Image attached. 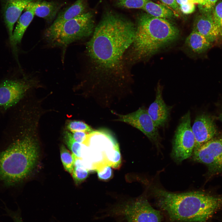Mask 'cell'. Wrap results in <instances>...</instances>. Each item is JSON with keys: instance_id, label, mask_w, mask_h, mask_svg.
<instances>
[{"instance_id": "d4e9b609", "label": "cell", "mask_w": 222, "mask_h": 222, "mask_svg": "<svg viewBox=\"0 0 222 222\" xmlns=\"http://www.w3.org/2000/svg\"><path fill=\"white\" fill-rule=\"evenodd\" d=\"M148 0H118L117 5L119 7L127 9L143 8Z\"/></svg>"}, {"instance_id": "7a4b0ae2", "label": "cell", "mask_w": 222, "mask_h": 222, "mask_svg": "<svg viewBox=\"0 0 222 222\" xmlns=\"http://www.w3.org/2000/svg\"><path fill=\"white\" fill-rule=\"evenodd\" d=\"M150 190L156 205L173 222H208L219 208V199L214 194L200 191L174 193L155 186Z\"/></svg>"}, {"instance_id": "30bf717a", "label": "cell", "mask_w": 222, "mask_h": 222, "mask_svg": "<svg viewBox=\"0 0 222 222\" xmlns=\"http://www.w3.org/2000/svg\"><path fill=\"white\" fill-rule=\"evenodd\" d=\"M192 129L195 141L194 150L213 138L216 133L213 120L205 114H201L195 118Z\"/></svg>"}, {"instance_id": "ffe728a7", "label": "cell", "mask_w": 222, "mask_h": 222, "mask_svg": "<svg viewBox=\"0 0 222 222\" xmlns=\"http://www.w3.org/2000/svg\"><path fill=\"white\" fill-rule=\"evenodd\" d=\"M61 160L64 169L72 174L74 166L75 155L71 154L63 145L60 149Z\"/></svg>"}, {"instance_id": "277c9868", "label": "cell", "mask_w": 222, "mask_h": 222, "mask_svg": "<svg viewBox=\"0 0 222 222\" xmlns=\"http://www.w3.org/2000/svg\"><path fill=\"white\" fill-rule=\"evenodd\" d=\"M93 19L91 12H85L65 22L56 29H46L44 37L51 46L64 48L91 34L94 25Z\"/></svg>"}, {"instance_id": "cb8c5ba5", "label": "cell", "mask_w": 222, "mask_h": 222, "mask_svg": "<svg viewBox=\"0 0 222 222\" xmlns=\"http://www.w3.org/2000/svg\"><path fill=\"white\" fill-rule=\"evenodd\" d=\"M67 129L71 132L82 131L91 134L94 131L90 126L85 122L79 121H70L67 124Z\"/></svg>"}, {"instance_id": "ba28073f", "label": "cell", "mask_w": 222, "mask_h": 222, "mask_svg": "<svg viewBox=\"0 0 222 222\" xmlns=\"http://www.w3.org/2000/svg\"><path fill=\"white\" fill-rule=\"evenodd\" d=\"M25 79H8L0 82V111L14 107L23 97L29 85Z\"/></svg>"}, {"instance_id": "f1b7e54d", "label": "cell", "mask_w": 222, "mask_h": 222, "mask_svg": "<svg viewBox=\"0 0 222 222\" xmlns=\"http://www.w3.org/2000/svg\"><path fill=\"white\" fill-rule=\"evenodd\" d=\"M72 133L73 138L77 142L85 144L88 136L87 133L82 131H75Z\"/></svg>"}, {"instance_id": "3957f363", "label": "cell", "mask_w": 222, "mask_h": 222, "mask_svg": "<svg viewBox=\"0 0 222 222\" xmlns=\"http://www.w3.org/2000/svg\"><path fill=\"white\" fill-rule=\"evenodd\" d=\"M179 31L165 18L143 15L139 18L131 45L135 60L148 58L176 40Z\"/></svg>"}, {"instance_id": "8992f818", "label": "cell", "mask_w": 222, "mask_h": 222, "mask_svg": "<svg viewBox=\"0 0 222 222\" xmlns=\"http://www.w3.org/2000/svg\"><path fill=\"white\" fill-rule=\"evenodd\" d=\"M195 144L188 111L182 117L176 130L172 142V158L177 163L189 158L192 156Z\"/></svg>"}, {"instance_id": "4dcf8cb0", "label": "cell", "mask_w": 222, "mask_h": 222, "mask_svg": "<svg viewBox=\"0 0 222 222\" xmlns=\"http://www.w3.org/2000/svg\"><path fill=\"white\" fill-rule=\"evenodd\" d=\"M165 5L168 6L175 11H178L179 7L176 0H160Z\"/></svg>"}, {"instance_id": "603a6c76", "label": "cell", "mask_w": 222, "mask_h": 222, "mask_svg": "<svg viewBox=\"0 0 222 222\" xmlns=\"http://www.w3.org/2000/svg\"><path fill=\"white\" fill-rule=\"evenodd\" d=\"M105 157L108 165L115 169L119 167L121 158L119 147L109 151L106 154Z\"/></svg>"}, {"instance_id": "836d02e7", "label": "cell", "mask_w": 222, "mask_h": 222, "mask_svg": "<svg viewBox=\"0 0 222 222\" xmlns=\"http://www.w3.org/2000/svg\"><path fill=\"white\" fill-rule=\"evenodd\" d=\"M188 2H191L194 4L197 3V0H188Z\"/></svg>"}, {"instance_id": "4fadbf2b", "label": "cell", "mask_w": 222, "mask_h": 222, "mask_svg": "<svg viewBox=\"0 0 222 222\" xmlns=\"http://www.w3.org/2000/svg\"><path fill=\"white\" fill-rule=\"evenodd\" d=\"M162 91V87L158 85L156 90L155 100L147 110L155 126L158 128L164 126L167 122L172 108L165 103Z\"/></svg>"}, {"instance_id": "ac0fdd59", "label": "cell", "mask_w": 222, "mask_h": 222, "mask_svg": "<svg viewBox=\"0 0 222 222\" xmlns=\"http://www.w3.org/2000/svg\"><path fill=\"white\" fill-rule=\"evenodd\" d=\"M143 9L152 16L157 18H169L175 14L169 8L149 0L146 2Z\"/></svg>"}, {"instance_id": "4316f807", "label": "cell", "mask_w": 222, "mask_h": 222, "mask_svg": "<svg viewBox=\"0 0 222 222\" xmlns=\"http://www.w3.org/2000/svg\"><path fill=\"white\" fill-rule=\"evenodd\" d=\"M218 0H204L199 4L200 10L203 13H212Z\"/></svg>"}, {"instance_id": "9a60e30c", "label": "cell", "mask_w": 222, "mask_h": 222, "mask_svg": "<svg viewBox=\"0 0 222 222\" xmlns=\"http://www.w3.org/2000/svg\"><path fill=\"white\" fill-rule=\"evenodd\" d=\"M86 8L85 0H77L59 13L53 23L46 29L52 30L57 28L67 21L86 12Z\"/></svg>"}, {"instance_id": "7402d4cb", "label": "cell", "mask_w": 222, "mask_h": 222, "mask_svg": "<svg viewBox=\"0 0 222 222\" xmlns=\"http://www.w3.org/2000/svg\"><path fill=\"white\" fill-rule=\"evenodd\" d=\"M212 15L219 34L220 43H222V0H220L214 7Z\"/></svg>"}, {"instance_id": "83f0119b", "label": "cell", "mask_w": 222, "mask_h": 222, "mask_svg": "<svg viewBox=\"0 0 222 222\" xmlns=\"http://www.w3.org/2000/svg\"><path fill=\"white\" fill-rule=\"evenodd\" d=\"M5 210L6 214L10 217L13 222H23L20 210L13 211L6 206L5 208Z\"/></svg>"}, {"instance_id": "7c38bea8", "label": "cell", "mask_w": 222, "mask_h": 222, "mask_svg": "<svg viewBox=\"0 0 222 222\" xmlns=\"http://www.w3.org/2000/svg\"><path fill=\"white\" fill-rule=\"evenodd\" d=\"M192 30L204 36L214 44L221 43L218 29L212 15V13H201L194 20Z\"/></svg>"}, {"instance_id": "1f68e13d", "label": "cell", "mask_w": 222, "mask_h": 222, "mask_svg": "<svg viewBox=\"0 0 222 222\" xmlns=\"http://www.w3.org/2000/svg\"><path fill=\"white\" fill-rule=\"evenodd\" d=\"M210 222H222V210L216 214Z\"/></svg>"}, {"instance_id": "d6986e66", "label": "cell", "mask_w": 222, "mask_h": 222, "mask_svg": "<svg viewBox=\"0 0 222 222\" xmlns=\"http://www.w3.org/2000/svg\"><path fill=\"white\" fill-rule=\"evenodd\" d=\"M81 159L77 158H75L74 166L72 173L76 184H79L86 179L89 173V171L81 162Z\"/></svg>"}, {"instance_id": "f546056e", "label": "cell", "mask_w": 222, "mask_h": 222, "mask_svg": "<svg viewBox=\"0 0 222 222\" xmlns=\"http://www.w3.org/2000/svg\"><path fill=\"white\" fill-rule=\"evenodd\" d=\"M180 9L183 14H189L193 13L195 10V4L188 2L186 3L180 5Z\"/></svg>"}, {"instance_id": "d6a6232c", "label": "cell", "mask_w": 222, "mask_h": 222, "mask_svg": "<svg viewBox=\"0 0 222 222\" xmlns=\"http://www.w3.org/2000/svg\"><path fill=\"white\" fill-rule=\"evenodd\" d=\"M177 4L181 5L185 4L188 2V0H176Z\"/></svg>"}, {"instance_id": "5b68a950", "label": "cell", "mask_w": 222, "mask_h": 222, "mask_svg": "<svg viewBox=\"0 0 222 222\" xmlns=\"http://www.w3.org/2000/svg\"><path fill=\"white\" fill-rule=\"evenodd\" d=\"M112 210L113 214L123 217L127 222H162L163 220L161 211L153 208L144 197Z\"/></svg>"}, {"instance_id": "8fae6325", "label": "cell", "mask_w": 222, "mask_h": 222, "mask_svg": "<svg viewBox=\"0 0 222 222\" xmlns=\"http://www.w3.org/2000/svg\"><path fill=\"white\" fill-rule=\"evenodd\" d=\"M37 0H1L4 21L9 34L12 38L14 26L23 11L31 2Z\"/></svg>"}, {"instance_id": "e0dca14e", "label": "cell", "mask_w": 222, "mask_h": 222, "mask_svg": "<svg viewBox=\"0 0 222 222\" xmlns=\"http://www.w3.org/2000/svg\"><path fill=\"white\" fill-rule=\"evenodd\" d=\"M63 6L54 1H36L35 15L43 18L47 22H51L57 15Z\"/></svg>"}, {"instance_id": "9c48e42d", "label": "cell", "mask_w": 222, "mask_h": 222, "mask_svg": "<svg viewBox=\"0 0 222 222\" xmlns=\"http://www.w3.org/2000/svg\"><path fill=\"white\" fill-rule=\"evenodd\" d=\"M117 115L119 118L117 120L125 122L138 129L157 147L160 146V137L158 128L155 126L146 110L140 108L131 113Z\"/></svg>"}, {"instance_id": "5bb4252c", "label": "cell", "mask_w": 222, "mask_h": 222, "mask_svg": "<svg viewBox=\"0 0 222 222\" xmlns=\"http://www.w3.org/2000/svg\"><path fill=\"white\" fill-rule=\"evenodd\" d=\"M36 1L32 2L28 5L24 9L25 11L18 20L12 38L10 40L13 51L14 52H16L17 45L21 43L25 32L35 15Z\"/></svg>"}, {"instance_id": "52a82bcc", "label": "cell", "mask_w": 222, "mask_h": 222, "mask_svg": "<svg viewBox=\"0 0 222 222\" xmlns=\"http://www.w3.org/2000/svg\"><path fill=\"white\" fill-rule=\"evenodd\" d=\"M192 156L205 165L210 173L222 174V138H212L194 150Z\"/></svg>"}, {"instance_id": "44dd1931", "label": "cell", "mask_w": 222, "mask_h": 222, "mask_svg": "<svg viewBox=\"0 0 222 222\" xmlns=\"http://www.w3.org/2000/svg\"><path fill=\"white\" fill-rule=\"evenodd\" d=\"M64 139L68 147L72 154L77 158L81 159V144L74 139L72 134L68 131H66L64 133Z\"/></svg>"}, {"instance_id": "6da1fadb", "label": "cell", "mask_w": 222, "mask_h": 222, "mask_svg": "<svg viewBox=\"0 0 222 222\" xmlns=\"http://www.w3.org/2000/svg\"><path fill=\"white\" fill-rule=\"evenodd\" d=\"M135 30L131 21L112 12L106 14L86 45L95 70L106 74L121 70L124 54L133 43Z\"/></svg>"}, {"instance_id": "2e32d148", "label": "cell", "mask_w": 222, "mask_h": 222, "mask_svg": "<svg viewBox=\"0 0 222 222\" xmlns=\"http://www.w3.org/2000/svg\"><path fill=\"white\" fill-rule=\"evenodd\" d=\"M185 43L191 51L197 55L206 53L214 45L204 36L193 30L187 37Z\"/></svg>"}, {"instance_id": "484cf974", "label": "cell", "mask_w": 222, "mask_h": 222, "mask_svg": "<svg viewBox=\"0 0 222 222\" xmlns=\"http://www.w3.org/2000/svg\"><path fill=\"white\" fill-rule=\"evenodd\" d=\"M111 167L109 165H107L96 171L97 172L99 179L101 180H106L111 177L112 171Z\"/></svg>"}, {"instance_id": "e575fe53", "label": "cell", "mask_w": 222, "mask_h": 222, "mask_svg": "<svg viewBox=\"0 0 222 222\" xmlns=\"http://www.w3.org/2000/svg\"><path fill=\"white\" fill-rule=\"evenodd\" d=\"M220 120L222 121V113L220 115Z\"/></svg>"}]
</instances>
